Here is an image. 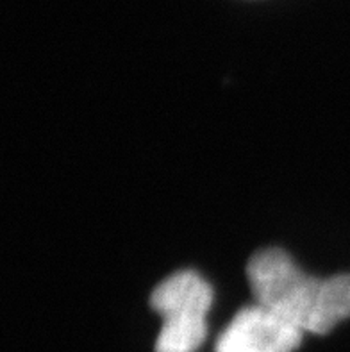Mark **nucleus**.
Returning <instances> with one entry per match:
<instances>
[{"label":"nucleus","mask_w":350,"mask_h":352,"mask_svg":"<svg viewBox=\"0 0 350 352\" xmlns=\"http://www.w3.org/2000/svg\"><path fill=\"white\" fill-rule=\"evenodd\" d=\"M256 302L304 333L327 335L350 317V274L329 279L307 276L281 249L259 250L247 265Z\"/></svg>","instance_id":"f257e3e1"},{"label":"nucleus","mask_w":350,"mask_h":352,"mask_svg":"<svg viewBox=\"0 0 350 352\" xmlns=\"http://www.w3.org/2000/svg\"><path fill=\"white\" fill-rule=\"evenodd\" d=\"M213 290L193 270H181L155 286L151 306L163 318L155 352H195L208 336L206 315Z\"/></svg>","instance_id":"f03ea898"},{"label":"nucleus","mask_w":350,"mask_h":352,"mask_svg":"<svg viewBox=\"0 0 350 352\" xmlns=\"http://www.w3.org/2000/svg\"><path fill=\"white\" fill-rule=\"evenodd\" d=\"M304 331L277 313L254 304L239 309L217 340V352H293Z\"/></svg>","instance_id":"7ed1b4c3"}]
</instances>
